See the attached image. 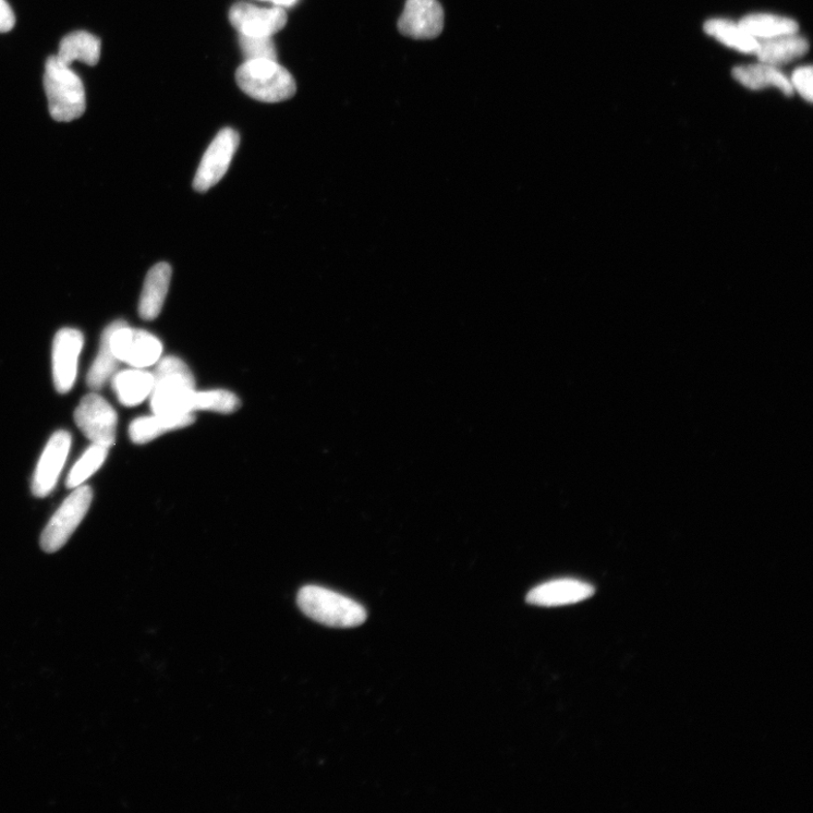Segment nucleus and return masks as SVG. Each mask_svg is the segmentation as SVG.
Returning <instances> with one entry per match:
<instances>
[{
	"label": "nucleus",
	"instance_id": "nucleus-1",
	"mask_svg": "<svg viewBox=\"0 0 813 813\" xmlns=\"http://www.w3.org/2000/svg\"><path fill=\"white\" fill-rule=\"evenodd\" d=\"M155 365L154 385L149 396L153 414H194L197 390L191 368L175 356L163 357Z\"/></svg>",
	"mask_w": 813,
	"mask_h": 813
},
{
	"label": "nucleus",
	"instance_id": "nucleus-2",
	"mask_svg": "<svg viewBox=\"0 0 813 813\" xmlns=\"http://www.w3.org/2000/svg\"><path fill=\"white\" fill-rule=\"evenodd\" d=\"M298 604L308 618L333 629H354L367 618L365 608L359 603L317 585L302 587Z\"/></svg>",
	"mask_w": 813,
	"mask_h": 813
},
{
	"label": "nucleus",
	"instance_id": "nucleus-3",
	"mask_svg": "<svg viewBox=\"0 0 813 813\" xmlns=\"http://www.w3.org/2000/svg\"><path fill=\"white\" fill-rule=\"evenodd\" d=\"M236 83L250 98L267 104L287 101L296 93L294 77L277 60H245L236 72Z\"/></svg>",
	"mask_w": 813,
	"mask_h": 813
},
{
	"label": "nucleus",
	"instance_id": "nucleus-4",
	"mask_svg": "<svg viewBox=\"0 0 813 813\" xmlns=\"http://www.w3.org/2000/svg\"><path fill=\"white\" fill-rule=\"evenodd\" d=\"M44 84L49 112L53 120L71 122L84 114L86 110L84 84L72 68L62 64L57 56L47 60Z\"/></svg>",
	"mask_w": 813,
	"mask_h": 813
},
{
	"label": "nucleus",
	"instance_id": "nucleus-5",
	"mask_svg": "<svg viewBox=\"0 0 813 813\" xmlns=\"http://www.w3.org/2000/svg\"><path fill=\"white\" fill-rule=\"evenodd\" d=\"M93 499L92 488L78 486L60 506L41 535V548L56 553L64 547L85 518Z\"/></svg>",
	"mask_w": 813,
	"mask_h": 813
},
{
	"label": "nucleus",
	"instance_id": "nucleus-6",
	"mask_svg": "<svg viewBox=\"0 0 813 813\" xmlns=\"http://www.w3.org/2000/svg\"><path fill=\"white\" fill-rule=\"evenodd\" d=\"M110 348L119 362L136 368L155 365L163 353L162 342L158 337L145 330L132 329L122 320L117 321L110 335Z\"/></svg>",
	"mask_w": 813,
	"mask_h": 813
},
{
	"label": "nucleus",
	"instance_id": "nucleus-7",
	"mask_svg": "<svg viewBox=\"0 0 813 813\" xmlns=\"http://www.w3.org/2000/svg\"><path fill=\"white\" fill-rule=\"evenodd\" d=\"M76 425L93 445L110 450L116 444L118 414L100 395L88 393L77 405Z\"/></svg>",
	"mask_w": 813,
	"mask_h": 813
},
{
	"label": "nucleus",
	"instance_id": "nucleus-8",
	"mask_svg": "<svg viewBox=\"0 0 813 813\" xmlns=\"http://www.w3.org/2000/svg\"><path fill=\"white\" fill-rule=\"evenodd\" d=\"M239 145L240 136L234 130L225 129L217 134L205 151L194 179V187L197 192L205 193L222 180Z\"/></svg>",
	"mask_w": 813,
	"mask_h": 813
},
{
	"label": "nucleus",
	"instance_id": "nucleus-9",
	"mask_svg": "<svg viewBox=\"0 0 813 813\" xmlns=\"http://www.w3.org/2000/svg\"><path fill=\"white\" fill-rule=\"evenodd\" d=\"M84 347L83 333L73 328L57 332L52 347V375L56 390L69 393L77 378L78 359Z\"/></svg>",
	"mask_w": 813,
	"mask_h": 813
},
{
	"label": "nucleus",
	"instance_id": "nucleus-10",
	"mask_svg": "<svg viewBox=\"0 0 813 813\" xmlns=\"http://www.w3.org/2000/svg\"><path fill=\"white\" fill-rule=\"evenodd\" d=\"M445 12L437 0H406L399 19L400 34L416 40H430L442 34Z\"/></svg>",
	"mask_w": 813,
	"mask_h": 813
},
{
	"label": "nucleus",
	"instance_id": "nucleus-11",
	"mask_svg": "<svg viewBox=\"0 0 813 813\" xmlns=\"http://www.w3.org/2000/svg\"><path fill=\"white\" fill-rule=\"evenodd\" d=\"M229 19L240 36L247 37H272L288 23L283 8H260L247 3L233 5Z\"/></svg>",
	"mask_w": 813,
	"mask_h": 813
},
{
	"label": "nucleus",
	"instance_id": "nucleus-12",
	"mask_svg": "<svg viewBox=\"0 0 813 813\" xmlns=\"http://www.w3.org/2000/svg\"><path fill=\"white\" fill-rule=\"evenodd\" d=\"M72 447V435L58 430L50 437L38 462L33 480V493L44 498L54 489L62 468H64Z\"/></svg>",
	"mask_w": 813,
	"mask_h": 813
},
{
	"label": "nucleus",
	"instance_id": "nucleus-13",
	"mask_svg": "<svg viewBox=\"0 0 813 813\" xmlns=\"http://www.w3.org/2000/svg\"><path fill=\"white\" fill-rule=\"evenodd\" d=\"M596 592L593 585L572 579L555 580L531 590L526 603L541 607H559L582 603Z\"/></svg>",
	"mask_w": 813,
	"mask_h": 813
},
{
	"label": "nucleus",
	"instance_id": "nucleus-14",
	"mask_svg": "<svg viewBox=\"0 0 813 813\" xmlns=\"http://www.w3.org/2000/svg\"><path fill=\"white\" fill-rule=\"evenodd\" d=\"M172 270L169 264L155 265L147 274L139 300L138 312L144 320H154L161 314L170 283Z\"/></svg>",
	"mask_w": 813,
	"mask_h": 813
},
{
	"label": "nucleus",
	"instance_id": "nucleus-15",
	"mask_svg": "<svg viewBox=\"0 0 813 813\" xmlns=\"http://www.w3.org/2000/svg\"><path fill=\"white\" fill-rule=\"evenodd\" d=\"M111 379L118 400L126 406L144 402L149 398L154 385L153 373L136 367L116 372Z\"/></svg>",
	"mask_w": 813,
	"mask_h": 813
},
{
	"label": "nucleus",
	"instance_id": "nucleus-16",
	"mask_svg": "<svg viewBox=\"0 0 813 813\" xmlns=\"http://www.w3.org/2000/svg\"><path fill=\"white\" fill-rule=\"evenodd\" d=\"M732 76L742 86L760 90L766 87H776L787 97L793 96L790 80L776 66L759 62V64L738 66L733 69Z\"/></svg>",
	"mask_w": 813,
	"mask_h": 813
},
{
	"label": "nucleus",
	"instance_id": "nucleus-17",
	"mask_svg": "<svg viewBox=\"0 0 813 813\" xmlns=\"http://www.w3.org/2000/svg\"><path fill=\"white\" fill-rule=\"evenodd\" d=\"M195 420L194 414L143 416L132 422L130 436L134 444L145 445L166 433L191 426Z\"/></svg>",
	"mask_w": 813,
	"mask_h": 813
},
{
	"label": "nucleus",
	"instance_id": "nucleus-18",
	"mask_svg": "<svg viewBox=\"0 0 813 813\" xmlns=\"http://www.w3.org/2000/svg\"><path fill=\"white\" fill-rule=\"evenodd\" d=\"M759 43L755 52L759 60L776 68L789 64V62L802 58L809 51L808 40L798 36V34Z\"/></svg>",
	"mask_w": 813,
	"mask_h": 813
},
{
	"label": "nucleus",
	"instance_id": "nucleus-19",
	"mask_svg": "<svg viewBox=\"0 0 813 813\" xmlns=\"http://www.w3.org/2000/svg\"><path fill=\"white\" fill-rule=\"evenodd\" d=\"M101 57V41L85 31H77L61 40L57 58L70 68L75 61L96 66Z\"/></svg>",
	"mask_w": 813,
	"mask_h": 813
},
{
	"label": "nucleus",
	"instance_id": "nucleus-20",
	"mask_svg": "<svg viewBox=\"0 0 813 813\" xmlns=\"http://www.w3.org/2000/svg\"><path fill=\"white\" fill-rule=\"evenodd\" d=\"M739 25L757 41L799 33L798 22L790 17L774 14H749L740 20Z\"/></svg>",
	"mask_w": 813,
	"mask_h": 813
},
{
	"label": "nucleus",
	"instance_id": "nucleus-21",
	"mask_svg": "<svg viewBox=\"0 0 813 813\" xmlns=\"http://www.w3.org/2000/svg\"><path fill=\"white\" fill-rule=\"evenodd\" d=\"M705 34L718 43L743 53H755L759 41L749 36L739 23L727 19H712L704 24Z\"/></svg>",
	"mask_w": 813,
	"mask_h": 813
},
{
	"label": "nucleus",
	"instance_id": "nucleus-22",
	"mask_svg": "<svg viewBox=\"0 0 813 813\" xmlns=\"http://www.w3.org/2000/svg\"><path fill=\"white\" fill-rule=\"evenodd\" d=\"M117 321L108 326L104 331L100 351L87 373L86 384L92 390H101L113 377L117 371L119 361L113 355L110 348V335L116 328Z\"/></svg>",
	"mask_w": 813,
	"mask_h": 813
},
{
	"label": "nucleus",
	"instance_id": "nucleus-23",
	"mask_svg": "<svg viewBox=\"0 0 813 813\" xmlns=\"http://www.w3.org/2000/svg\"><path fill=\"white\" fill-rule=\"evenodd\" d=\"M109 449L92 445L72 468L66 481L70 489L82 486L90 476L96 474L105 463Z\"/></svg>",
	"mask_w": 813,
	"mask_h": 813
},
{
	"label": "nucleus",
	"instance_id": "nucleus-24",
	"mask_svg": "<svg viewBox=\"0 0 813 813\" xmlns=\"http://www.w3.org/2000/svg\"><path fill=\"white\" fill-rule=\"evenodd\" d=\"M240 400L228 390L197 391L194 402V412H214L220 414H232L239 410Z\"/></svg>",
	"mask_w": 813,
	"mask_h": 813
},
{
	"label": "nucleus",
	"instance_id": "nucleus-25",
	"mask_svg": "<svg viewBox=\"0 0 813 813\" xmlns=\"http://www.w3.org/2000/svg\"><path fill=\"white\" fill-rule=\"evenodd\" d=\"M240 48L245 60H277V50L271 37L240 36Z\"/></svg>",
	"mask_w": 813,
	"mask_h": 813
},
{
	"label": "nucleus",
	"instance_id": "nucleus-26",
	"mask_svg": "<svg viewBox=\"0 0 813 813\" xmlns=\"http://www.w3.org/2000/svg\"><path fill=\"white\" fill-rule=\"evenodd\" d=\"M812 75V66L808 65L797 69L790 80L793 90L809 104L813 100Z\"/></svg>",
	"mask_w": 813,
	"mask_h": 813
},
{
	"label": "nucleus",
	"instance_id": "nucleus-27",
	"mask_svg": "<svg viewBox=\"0 0 813 813\" xmlns=\"http://www.w3.org/2000/svg\"><path fill=\"white\" fill-rule=\"evenodd\" d=\"M15 25V15L7 0H0V34L10 33Z\"/></svg>",
	"mask_w": 813,
	"mask_h": 813
},
{
	"label": "nucleus",
	"instance_id": "nucleus-28",
	"mask_svg": "<svg viewBox=\"0 0 813 813\" xmlns=\"http://www.w3.org/2000/svg\"><path fill=\"white\" fill-rule=\"evenodd\" d=\"M265 2H270L275 7L280 8H292L298 3V0H265Z\"/></svg>",
	"mask_w": 813,
	"mask_h": 813
}]
</instances>
